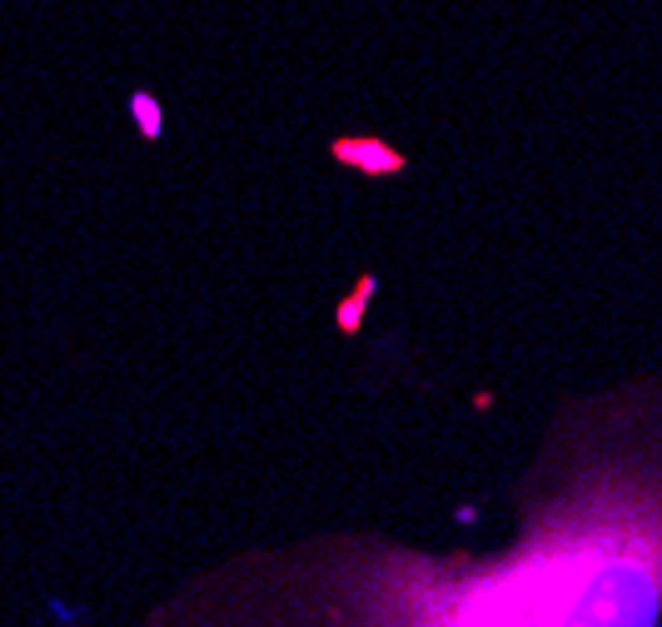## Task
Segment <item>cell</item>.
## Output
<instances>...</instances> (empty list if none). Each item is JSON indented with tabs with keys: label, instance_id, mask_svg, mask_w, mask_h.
<instances>
[{
	"label": "cell",
	"instance_id": "cell-1",
	"mask_svg": "<svg viewBox=\"0 0 662 627\" xmlns=\"http://www.w3.org/2000/svg\"><path fill=\"white\" fill-rule=\"evenodd\" d=\"M662 592V528H573L494 572L413 578L364 627H647Z\"/></svg>",
	"mask_w": 662,
	"mask_h": 627
}]
</instances>
